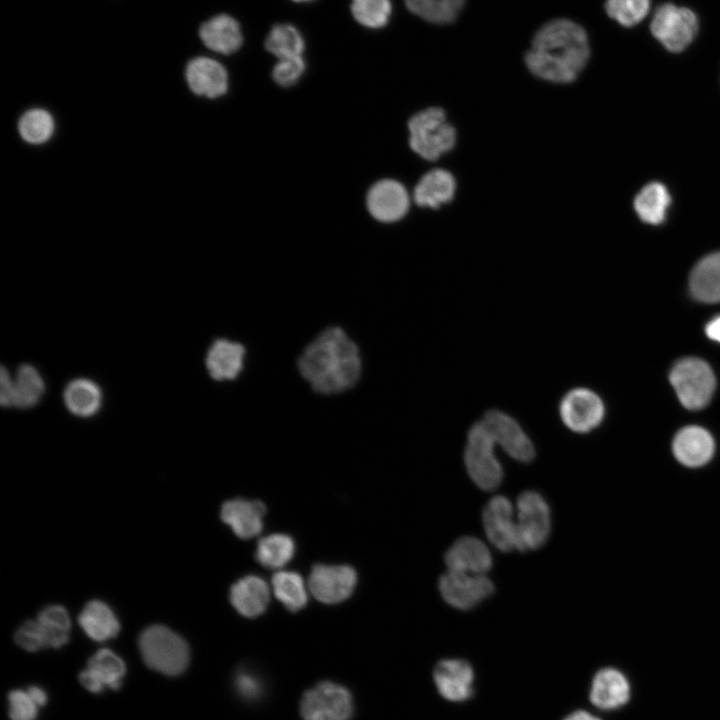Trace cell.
<instances>
[{"instance_id":"obj_1","label":"cell","mask_w":720,"mask_h":720,"mask_svg":"<svg viewBox=\"0 0 720 720\" xmlns=\"http://www.w3.org/2000/svg\"><path fill=\"white\" fill-rule=\"evenodd\" d=\"M296 367L311 390L322 396L352 390L363 369L358 344L336 325L324 328L304 347Z\"/></svg>"},{"instance_id":"obj_2","label":"cell","mask_w":720,"mask_h":720,"mask_svg":"<svg viewBox=\"0 0 720 720\" xmlns=\"http://www.w3.org/2000/svg\"><path fill=\"white\" fill-rule=\"evenodd\" d=\"M589 57L590 46L583 27L568 19H555L535 33L524 63L539 80L569 85L578 79Z\"/></svg>"},{"instance_id":"obj_3","label":"cell","mask_w":720,"mask_h":720,"mask_svg":"<svg viewBox=\"0 0 720 720\" xmlns=\"http://www.w3.org/2000/svg\"><path fill=\"white\" fill-rule=\"evenodd\" d=\"M408 145L421 160L435 163L452 153L459 142V131L448 110L429 105L407 121Z\"/></svg>"},{"instance_id":"obj_4","label":"cell","mask_w":720,"mask_h":720,"mask_svg":"<svg viewBox=\"0 0 720 720\" xmlns=\"http://www.w3.org/2000/svg\"><path fill=\"white\" fill-rule=\"evenodd\" d=\"M141 656L151 669L168 676L181 674L190 658L186 641L163 625L147 627L138 640Z\"/></svg>"},{"instance_id":"obj_5","label":"cell","mask_w":720,"mask_h":720,"mask_svg":"<svg viewBox=\"0 0 720 720\" xmlns=\"http://www.w3.org/2000/svg\"><path fill=\"white\" fill-rule=\"evenodd\" d=\"M495 445L482 419L471 425L464 448V464L471 480L485 491L496 489L503 480V468L496 457Z\"/></svg>"},{"instance_id":"obj_6","label":"cell","mask_w":720,"mask_h":720,"mask_svg":"<svg viewBox=\"0 0 720 720\" xmlns=\"http://www.w3.org/2000/svg\"><path fill=\"white\" fill-rule=\"evenodd\" d=\"M669 378L679 401L688 409L705 407L716 385L711 367L698 358L678 361L673 366Z\"/></svg>"},{"instance_id":"obj_7","label":"cell","mask_w":720,"mask_h":720,"mask_svg":"<svg viewBox=\"0 0 720 720\" xmlns=\"http://www.w3.org/2000/svg\"><path fill=\"white\" fill-rule=\"evenodd\" d=\"M517 550L538 549L547 541L551 531V512L544 497L527 490L517 498Z\"/></svg>"},{"instance_id":"obj_8","label":"cell","mask_w":720,"mask_h":720,"mask_svg":"<svg viewBox=\"0 0 720 720\" xmlns=\"http://www.w3.org/2000/svg\"><path fill=\"white\" fill-rule=\"evenodd\" d=\"M698 27V18L691 9L672 3L660 5L650 24L655 39L674 53L685 50L692 43Z\"/></svg>"},{"instance_id":"obj_9","label":"cell","mask_w":720,"mask_h":720,"mask_svg":"<svg viewBox=\"0 0 720 720\" xmlns=\"http://www.w3.org/2000/svg\"><path fill=\"white\" fill-rule=\"evenodd\" d=\"M300 713L304 720H349L353 714L352 695L336 683H318L304 693Z\"/></svg>"},{"instance_id":"obj_10","label":"cell","mask_w":720,"mask_h":720,"mask_svg":"<svg viewBox=\"0 0 720 720\" xmlns=\"http://www.w3.org/2000/svg\"><path fill=\"white\" fill-rule=\"evenodd\" d=\"M563 425L574 433H588L598 427L605 414L601 398L592 390L576 387L567 391L558 406Z\"/></svg>"},{"instance_id":"obj_11","label":"cell","mask_w":720,"mask_h":720,"mask_svg":"<svg viewBox=\"0 0 720 720\" xmlns=\"http://www.w3.org/2000/svg\"><path fill=\"white\" fill-rule=\"evenodd\" d=\"M412 196L399 180L385 178L374 183L366 195L369 214L381 223H396L409 213Z\"/></svg>"},{"instance_id":"obj_12","label":"cell","mask_w":720,"mask_h":720,"mask_svg":"<svg viewBox=\"0 0 720 720\" xmlns=\"http://www.w3.org/2000/svg\"><path fill=\"white\" fill-rule=\"evenodd\" d=\"M439 591L450 606L469 610L494 593L493 582L485 575L468 574L447 570L439 578Z\"/></svg>"},{"instance_id":"obj_13","label":"cell","mask_w":720,"mask_h":720,"mask_svg":"<svg viewBox=\"0 0 720 720\" xmlns=\"http://www.w3.org/2000/svg\"><path fill=\"white\" fill-rule=\"evenodd\" d=\"M459 191L456 174L448 167L436 166L425 171L413 187V203L421 208L438 211L454 203Z\"/></svg>"},{"instance_id":"obj_14","label":"cell","mask_w":720,"mask_h":720,"mask_svg":"<svg viewBox=\"0 0 720 720\" xmlns=\"http://www.w3.org/2000/svg\"><path fill=\"white\" fill-rule=\"evenodd\" d=\"M496 445L516 461L528 463L535 457V446L520 423L498 409L488 410L483 418Z\"/></svg>"},{"instance_id":"obj_15","label":"cell","mask_w":720,"mask_h":720,"mask_svg":"<svg viewBox=\"0 0 720 720\" xmlns=\"http://www.w3.org/2000/svg\"><path fill=\"white\" fill-rule=\"evenodd\" d=\"M357 583L354 568L347 565H315L308 579V588L320 602L336 604L347 599Z\"/></svg>"},{"instance_id":"obj_16","label":"cell","mask_w":720,"mask_h":720,"mask_svg":"<svg viewBox=\"0 0 720 720\" xmlns=\"http://www.w3.org/2000/svg\"><path fill=\"white\" fill-rule=\"evenodd\" d=\"M513 506L502 495L492 497L482 513L484 531L489 541L503 552L517 550V525Z\"/></svg>"},{"instance_id":"obj_17","label":"cell","mask_w":720,"mask_h":720,"mask_svg":"<svg viewBox=\"0 0 720 720\" xmlns=\"http://www.w3.org/2000/svg\"><path fill=\"white\" fill-rule=\"evenodd\" d=\"M433 679L440 696L450 702H463L473 695L474 671L464 659H442L434 667Z\"/></svg>"},{"instance_id":"obj_18","label":"cell","mask_w":720,"mask_h":720,"mask_svg":"<svg viewBox=\"0 0 720 720\" xmlns=\"http://www.w3.org/2000/svg\"><path fill=\"white\" fill-rule=\"evenodd\" d=\"M185 78L190 90L199 96L214 99L228 90V74L217 60L198 56L186 65Z\"/></svg>"},{"instance_id":"obj_19","label":"cell","mask_w":720,"mask_h":720,"mask_svg":"<svg viewBox=\"0 0 720 720\" xmlns=\"http://www.w3.org/2000/svg\"><path fill=\"white\" fill-rule=\"evenodd\" d=\"M444 561L449 571L476 575L485 574L493 564L488 547L474 536L458 538L446 551Z\"/></svg>"},{"instance_id":"obj_20","label":"cell","mask_w":720,"mask_h":720,"mask_svg":"<svg viewBox=\"0 0 720 720\" xmlns=\"http://www.w3.org/2000/svg\"><path fill=\"white\" fill-rule=\"evenodd\" d=\"M265 511L260 501L237 498L223 503L220 516L236 536L249 539L261 532Z\"/></svg>"},{"instance_id":"obj_21","label":"cell","mask_w":720,"mask_h":720,"mask_svg":"<svg viewBox=\"0 0 720 720\" xmlns=\"http://www.w3.org/2000/svg\"><path fill=\"white\" fill-rule=\"evenodd\" d=\"M246 349L240 342L220 338L210 346L206 357L209 375L216 381H231L241 373Z\"/></svg>"},{"instance_id":"obj_22","label":"cell","mask_w":720,"mask_h":720,"mask_svg":"<svg viewBox=\"0 0 720 720\" xmlns=\"http://www.w3.org/2000/svg\"><path fill=\"white\" fill-rule=\"evenodd\" d=\"M714 440L711 434L700 426H687L681 429L673 440V453L676 459L688 467L706 464L714 453Z\"/></svg>"},{"instance_id":"obj_23","label":"cell","mask_w":720,"mask_h":720,"mask_svg":"<svg viewBox=\"0 0 720 720\" xmlns=\"http://www.w3.org/2000/svg\"><path fill=\"white\" fill-rule=\"evenodd\" d=\"M591 703L602 710L623 706L630 698V685L626 677L614 668L599 670L591 684Z\"/></svg>"},{"instance_id":"obj_24","label":"cell","mask_w":720,"mask_h":720,"mask_svg":"<svg viewBox=\"0 0 720 720\" xmlns=\"http://www.w3.org/2000/svg\"><path fill=\"white\" fill-rule=\"evenodd\" d=\"M199 37L208 49L225 55L237 51L243 41L238 22L227 14L213 16L202 23Z\"/></svg>"},{"instance_id":"obj_25","label":"cell","mask_w":720,"mask_h":720,"mask_svg":"<svg viewBox=\"0 0 720 720\" xmlns=\"http://www.w3.org/2000/svg\"><path fill=\"white\" fill-rule=\"evenodd\" d=\"M269 592V587L262 578L249 575L231 586L229 598L239 614L255 618L266 610L270 598Z\"/></svg>"},{"instance_id":"obj_26","label":"cell","mask_w":720,"mask_h":720,"mask_svg":"<svg viewBox=\"0 0 720 720\" xmlns=\"http://www.w3.org/2000/svg\"><path fill=\"white\" fill-rule=\"evenodd\" d=\"M78 622L86 635L102 642L116 637L120 623L111 608L100 600L88 602L79 614Z\"/></svg>"},{"instance_id":"obj_27","label":"cell","mask_w":720,"mask_h":720,"mask_svg":"<svg viewBox=\"0 0 720 720\" xmlns=\"http://www.w3.org/2000/svg\"><path fill=\"white\" fill-rule=\"evenodd\" d=\"M690 291L701 302H720V252L702 258L690 275Z\"/></svg>"},{"instance_id":"obj_28","label":"cell","mask_w":720,"mask_h":720,"mask_svg":"<svg viewBox=\"0 0 720 720\" xmlns=\"http://www.w3.org/2000/svg\"><path fill=\"white\" fill-rule=\"evenodd\" d=\"M670 204L669 191L659 182L645 185L634 199V209L638 217L651 225H659L665 221Z\"/></svg>"},{"instance_id":"obj_29","label":"cell","mask_w":720,"mask_h":720,"mask_svg":"<svg viewBox=\"0 0 720 720\" xmlns=\"http://www.w3.org/2000/svg\"><path fill=\"white\" fill-rule=\"evenodd\" d=\"M67 408L78 416H91L101 404V391L87 379H77L68 384L64 392Z\"/></svg>"},{"instance_id":"obj_30","label":"cell","mask_w":720,"mask_h":720,"mask_svg":"<svg viewBox=\"0 0 720 720\" xmlns=\"http://www.w3.org/2000/svg\"><path fill=\"white\" fill-rule=\"evenodd\" d=\"M295 542L286 534H272L263 537L257 545L255 558L269 569L281 568L294 556Z\"/></svg>"},{"instance_id":"obj_31","label":"cell","mask_w":720,"mask_h":720,"mask_svg":"<svg viewBox=\"0 0 720 720\" xmlns=\"http://www.w3.org/2000/svg\"><path fill=\"white\" fill-rule=\"evenodd\" d=\"M276 598L289 611L296 612L305 607L308 597L303 578L293 571H279L272 578Z\"/></svg>"},{"instance_id":"obj_32","label":"cell","mask_w":720,"mask_h":720,"mask_svg":"<svg viewBox=\"0 0 720 720\" xmlns=\"http://www.w3.org/2000/svg\"><path fill=\"white\" fill-rule=\"evenodd\" d=\"M416 16L433 24H450L461 12L465 0H404Z\"/></svg>"},{"instance_id":"obj_33","label":"cell","mask_w":720,"mask_h":720,"mask_svg":"<svg viewBox=\"0 0 720 720\" xmlns=\"http://www.w3.org/2000/svg\"><path fill=\"white\" fill-rule=\"evenodd\" d=\"M44 382L39 372L31 365H22L13 381V404L18 408H31L44 393Z\"/></svg>"},{"instance_id":"obj_34","label":"cell","mask_w":720,"mask_h":720,"mask_svg":"<svg viewBox=\"0 0 720 720\" xmlns=\"http://www.w3.org/2000/svg\"><path fill=\"white\" fill-rule=\"evenodd\" d=\"M37 620L45 632L48 647L61 648L69 641L71 621L63 606H47L40 611Z\"/></svg>"},{"instance_id":"obj_35","label":"cell","mask_w":720,"mask_h":720,"mask_svg":"<svg viewBox=\"0 0 720 720\" xmlns=\"http://www.w3.org/2000/svg\"><path fill=\"white\" fill-rule=\"evenodd\" d=\"M266 49L279 59L301 56L304 40L300 32L292 25L273 26L265 40Z\"/></svg>"},{"instance_id":"obj_36","label":"cell","mask_w":720,"mask_h":720,"mask_svg":"<svg viewBox=\"0 0 720 720\" xmlns=\"http://www.w3.org/2000/svg\"><path fill=\"white\" fill-rule=\"evenodd\" d=\"M54 119L49 112L43 109H31L25 112L18 123L19 134L30 144H42L53 135Z\"/></svg>"},{"instance_id":"obj_37","label":"cell","mask_w":720,"mask_h":720,"mask_svg":"<svg viewBox=\"0 0 720 720\" xmlns=\"http://www.w3.org/2000/svg\"><path fill=\"white\" fill-rule=\"evenodd\" d=\"M87 668L93 671L105 687L116 690L121 686V680L126 673L124 661L109 649L97 651L89 660Z\"/></svg>"},{"instance_id":"obj_38","label":"cell","mask_w":720,"mask_h":720,"mask_svg":"<svg viewBox=\"0 0 720 720\" xmlns=\"http://www.w3.org/2000/svg\"><path fill=\"white\" fill-rule=\"evenodd\" d=\"M390 0H352L351 11L354 18L368 28L385 26L391 15Z\"/></svg>"},{"instance_id":"obj_39","label":"cell","mask_w":720,"mask_h":720,"mask_svg":"<svg viewBox=\"0 0 720 720\" xmlns=\"http://www.w3.org/2000/svg\"><path fill=\"white\" fill-rule=\"evenodd\" d=\"M650 0H606L608 16L624 27L640 23L648 14Z\"/></svg>"},{"instance_id":"obj_40","label":"cell","mask_w":720,"mask_h":720,"mask_svg":"<svg viewBox=\"0 0 720 720\" xmlns=\"http://www.w3.org/2000/svg\"><path fill=\"white\" fill-rule=\"evenodd\" d=\"M305 71V61L302 56L279 59L272 70L273 80L282 87L296 84Z\"/></svg>"},{"instance_id":"obj_41","label":"cell","mask_w":720,"mask_h":720,"mask_svg":"<svg viewBox=\"0 0 720 720\" xmlns=\"http://www.w3.org/2000/svg\"><path fill=\"white\" fill-rule=\"evenodd\" d=\"M15 642L29 652L48 648L45 632L38 620L23 623L15 633Z\"/></svg>"},{"instance_id":"obj_42","label":"cell","mask_w":720,"mask_h":720,"mask_svg":"<svg viewBox=\"0 0 720 720\" xmlns=\"http://www.w3.org/2000/svg\"><path fill=\"white\" fill-rule=\"evenodd\" d=\"M9 716L11 720H35L37 705L28 692L14 690L9 696Z\"/></svg>"},{"instance_id":"obj_43","label":"cell","mask_w":720,"mask_h":720,"mask_svg":"<svg viewBox=\"0 0 720 720\" xmlns=\"http://www.w3.org/2000/svg\"><path fill=\"white\" fill-rule=\"evenodd\" d=\"M236 687L239 693L247 698H255L261 691L258 679L249 673H239L236 678Z\"/></svg>"},{"instance_id":"obj_44","label":"cell","mask_w":720,"mask_h":720,"mask_svg":"<svg viewBox=\"0 0 720 720\" xmlns=\"http://www.w3.org/2000/svg\"><path fill=\"white\" fill-rule=\"evenodd\" d=\"M0 402L3 407L13 404V381L5 367L0 373Z\"/></svg>"},{"instance_id":"obj_45","label":"cell","mask_w":720,"mask_h":720,"mask_svg":"<svg viewBox=\"0 0 720 720\" xmlns=\"http://www.w3.org/2000/svg\"><path fill=\"white\" fill-rule=\"evenodd\" d=\"M79 681L84 688L92 693H100L105 688L104 683L89 668H86L80 673Z\"/></svg>"},{"instance_id":"obj_46","label":"cell","mask_w":720,"mask_h":720,"mask_svg":"<svg viewBox=\"0 0 720 720\" xmlns=\"http://www.w3.org/2000/svg\"><path fill=\"white\" fill-rule=\"evenodd\" d=\"M707 336L720 343V316L712 319L706 326Z\"/></svg>"},{"instance_id":"obj_47","label":"cell","mask_w":720,"mask_h":720,"mask_svg":"<svg viewBox=\"0 0 720 720\" xmlns=\"http://www.w3.org/2000/svg\"><path fill=\"white\" fill-rule=\"evenodd\" d=\"M27 692L37 706H43L46 704L47 695L42 688L38 686H31L28 688Z\"/></svg>"},{"instance_id":"obj_48","label":"cell","mask_w":720,"mask_h":720,"mask_svg":"<svg viewBox=\"0 0 720 720\" xmlns=\"http://www.w3.org/2000/svg\"><path fill=\"white\" fill-rule=\"evenodd\" d=\"M563 720H601L585 710H576L568 714Z\"/></svg>"},{"instance_id":"obj_49","label":"cell","mask_w":720,"mask_h":720,"mask_svg":"<svg viewBox=\"0 0 720 720\" xmlns=\"http://www.w3.org/2000/svg\"><path fill=\"white\" fill-rule=\"evenodd\" d=\"M293 1H296V2H306V1H311V0H293Z\"/></svg>"}]
</instances>
